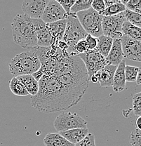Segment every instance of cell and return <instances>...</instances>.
<instances>
[{"instance_id":"cell-1","label":"cell","mask_w":141,"mask_h":146,"mask_svg":"<svg viewBox=\"0 0 141 146\" xmlns=\"http://www.w3.org/2000/svg\"><path fill=\"white\" fill-rule=\"evenodd\" d=\"M39 90L31 96V106L39 112L64 111L77 104L54 75H44L38 81Z\"/></svg>"},{"instance_id":"cell-15","label":"cell","mask_w":141,"mask_h":146,"mask_svg":"<svg viewBox=\"0 0 141 146\" xmlns=\"http://www.w3.org/2000/svg\"><path fill=\"white\" fill-rule=\"evenodd\" d=\"M58 133L63 138H66L67 141L75 145L89 134V129L87 128H78L65 131H60Z\"/></svg>"},{"instance_id":"cell-26","label":"cell","mask_w":141,"mask_h":146,"mask_svg":"<svg viewBox=\"0 0 141 146\" xmlns=\"http://www.w3.org/2000/svg\"><path fill=\"white\" fill-rule=\"evenodd\" d=\"M126 7L120 2L117 3V4H113L111 7H107L105 9L104 12L102 13V16H112L117 15L119 13H123L126 10Z\"/></svg>"},{"instance_id":"cell-24","label":"cell","mask_w":141,"mask_h":146,"mask_svg":"<svg viewBox=\"0 0 141 146\" xmlns=\"http://www.w3.org/2000/svg\"><path fill=\"white\" fill-rule=\"evenodd\" d=\"M92 0H79L76 1L72 8L70 9V14L76 15L79 12L84 11L91 8Z\"/></svg>"},{"instance_id":"cell-19","label":"cell","mask_w":141,"mask_h":146,"mask_svg":"<svg viewBox=\"0 0 141 146\" xmlns=\"http://www.w3.org/2000/svg\"><path fill=\"white\" fill-rule=\"evenodd\" d=\"M16 77L23 84L30 95L34 96L37 94L39 90V83L32 75L28 74V75H22Z\"/></svg>"},{"instance_id":"cell-30","label":"cell","mask_w":141,"mask_h":146,"mask_svg":"<svg viewBox=\"0 0 141 146\" xmlns=\"http://www.w3.org/2000/svg\"><path fill=\"white\" fill-rule=\"evenodd\" d=\"M126 9L131 11L140 14L141 13V1L140 0H128L126 4Z\"/></svg>"},{"instance_id":"cell-17","label":"cell","mask_w":141,"mask_h":146,"mask_svg":"<svg viewBox=\"0 0 141 146\" xmlns=\"http://www.w3.org/2000/svg\"><path fill=\"white\" fill-rule=\"evenodd\" d=\"M66 23L67 18L46 24V27L53 38L58 41H61L63 40V35L66 31Z\"/></svg>"},{"instance_id":"cell-21","label":"cell","mask_w":141,"mask_h":146,"mask_svg":"<svg viewBox=\"0 0 141 146\" xmlns=\"http://www.w3.org/2000/svg\"><path fill=\"white\" fill-rule=\"evenodd\" d=\"M122 31L123 35H125L131 39L140 41L141 39V30L139 27L135 26L128 23V21H124L122 25Z\"/></svg>"},{"instance_id":"cell-9","label":"cell","mask_w":141,"mask_h":146,"mask_svg":"<svg viewBox=\"0 0 141 146\" xmlns=\"http://www.w3.org/2000/svg\"><path fill=\"white\" fill-rule=\"evenodd\" d=\"M77 56L84 64L89 75V80L92 75L101 70L107 65L105 58L95 50L88 51L84 54H79Z\"/></svg>"},{"instance_id":"cell-27","label":"cell","mask_w":141,"mask_h":146,"mask_svg":"<svg viewBox=\"0 0 141 146\" xmlns=\"http://www.w3.org/2000/svg\"><path fill=\"white\" fill-rule=\"evenodd\" d=\"M141 69L140 68L131 65H126L124 68V74H125L126 82H136L137 74Z\"/></svg>"},{"instance_id":"cell-23","label":"cell","mask_w":141,"mask_h":146,"mask_svg":"<svg viewBox=\"0 0 141 146\" xmlns=\"http://www.w3.org/2000/svg\"><path fill=\"white\" fill-rule=\"evenodd\" d=\"M9 88L11 91L18 96H26L29 95L25 86L20 80H18L17 77H13L11 80L9 82Z\"/></svg>"},{"instance_id":"cell-10","label":"cell","mask_w":141,"mask_h":146,"mask_svg":"<svg viewBox=\"0 0 141 146\" xmlns=\"http://www.w3.org/2000/svg\"><path fill=\"white\" fill-rule=\"evenodd\" d=\"M123 54L125 58L133 60L141 61V42L140 41L131 39L123 35L120 39Z\"/></svg>"},{"instance_id":"cell-35","label":"cell","mask_w":141,"mask_h":146,"mask_svg":"<svg viewBox=\"0 0 141 146\" xmlns=\"http://www.w3.org/2000/svg\"><path fill=\"white\" fill-rule=\"evenodd\" d=\"M85 41H86V44H87L88 48L89 51H93L95 50L97 46V38L94 37V36L90 35L87 34L86 37H85Z\"/></svg>"},{"instance_id":"cell-31","label":"cell","mask_w":141,"mask_h":146,"mask_svg":"<svg viewBox=\"0 0 141 146\" xmlns=\"http://www.w3.org/2000/svg\"><path fill=\"white\" fill-rule=\"evenodd\" d=\"M75 146H96L95 136L92 133H89L83 140L75 144Z\"/></svg>"},{"instance_id":"cell-16","label":"cell","mask_w":141,"mask_h":146,"mask_svg":"<svg viewBox=\"0 0 141 146\" xmlns=\"http://www.w3.org/2000/svg\"><path fill=\"white\" fill-rule=\"evenodd\" d=\"M117 66L106 65L99 71V83L101 87H110L113 86V77Z\"/></svg>"},{"instance_id":"cell-3","label":"cell","mask_w":141,"mask_h":146,"mask_svg":"<svg viewBox=\"0 0 141 146\" xmlns=\"http://www.w3.org/2000/svg\"><path fill=\"white\" fill-rule=\"evenodd\" d=\"M11 25L13 41L16 44L27 49L37 46V34L32 18L25 14H18Z\"/></svg>"},{"instance_id":"cell-5","label":"cell","mask_w":141,"mask_h":146,"mask_svg":"<svg viewBox=\"0 0 141 146\" xmlns=\"http://www.w3.org/2000/svg\"><path fill=\"white\" fill-rule=\"evenodd\" d=\"M87 33L81 27L76 15L70 14L67 17L66 31L63 35V41L68 46L67 53L69 56H77L75 45L79 41L84 39Z\"/></svg>"},{"instance_id":"cell-11","label":"cell","mask_w":141,"mask_h":146,"mask_svg":"<svg viewBox=\"0 0 141 146\" xmlns=\"http://www.w3.org/2000/svg\"><path fill=\"white\" fill-rule=\"evenodd\" d=\"M68 15L63 7L56 0H48L41 19L46 24L66 19Z\"/></svg>"},{"instance_id":"cell-4","label":"cell","mask_w":141,"mask_h":146,"mask_svg":"<svg viewBox=\"0 0 141 146\" xmlns=\"http://www.w3.org/2000/svg\"><path fill=\"white\" fill-rule=\"evenodd\" d=\"M10 72L14 77L22 75L33 74L41 68L39 58L31 48L26 51L16 55L11 60L9 65Z\"/></svg>"},{"instance_id":"cell-7","label":"cell","mask_w":141,"mask_h":146,"mask_svg":"<svg viewBox=\"0 0 141 146\" xmlns=\"http://www.w3.org/2000/svg\"><path fill=\"white\" fill-rule=\"evenodd\" d=\"M54 126L57 131L60 132L78 128H87V122L77 113L68 112L60 113L57 116Z\"/></svg>"},{"instance_id":"cell-12","label":"cell","mask_w":141,"mask_h":146,"mask_svg":"<svg viewBox=\"0 0 141 146\" xmlns=\"http://www.w3.org/2000/svg\"><path fill=\"white\" fill-rule=\"evenodd\" d=\"M48 0H27L22 4L24 14L32 19H40Z\"/></svg>"},{"instance_id":"cell-29","label":"cell","mask_w":141,"mask_h":146,"mask_svg":"<svg viewBox=\"0 0 141 146\" xmlns=\"http://www.w3.org/2000/svg\"><path fill=\"white\" fill-rule=\"evenodd\" d=\"M141 131L136 129L131 132L129 136V143L132 146H141Z\"/></svg>"},{"instance_id":"cell-14","label":"cell","mask_w":141,"mask_h":146,"mask_svg":"<svg viewBox=\"0 0 141 146\" xmlns=\"http://www.w3.org/2000/svg\"><path fill=\"white\" fill-rule=\"evenodd\" d=\"M126 63L125 60H123L117 68L113 77V87L114 91L116 93L122 92L126 89V80L124 74V68Z\"/></svg>"},{"instance_id":"cell-13","label":"cell","mask_w":141,"mask_h":146,"mask_svg":"<svg viewBox=\"0 0 141 146\" xmlns=\"http://www.w3.org/2000/svg\"><path fill=\"white\" fill-rule=\"evenodd\" d=\"M124 56L123 54L122 44L119 39H113V43L109 54L105 58L107 65L118 66L119 63L124 60Z\"/></svg>"},{"instance_id":"cell-36","label":"cell","mask_w":141,"mask_h":146,"mask_svg":"<svg viewBox=\"0 0 141 146\" xmlns=\"http://www.w3.org/2000/svg\"><path fill=\"white\" fill-rule=\"evenodd\" d=\"M99 78H100V73H99V71H98V72L95 73L93 75H92L91 77V78L89 79V81H91L94 84L98 83V82H99Z\"/></svg>"},{"instance_id":"cell-8","label":"cell","mask_w":141,"mask_h":146,"mask_svg":"<svg viewBox=\"0 0 141 146\" xmlns=\"http://www.w3.org/2000/svg\"><path fill=\"white\" fill-rule=\"evenodd\" d=\"M126 21L124 13L112 16L102 17L103 35L113 39H119L123 36L122 27Z\"/></svg>"},{"instance_id":"cell-18","label":"cell","mask_w":141,"mask_h":146,"mask_svg":"<svg viewBox=\"0 0 141 146\" xmlns=\"http://www.w3.org/2000/svg\"><path fill=\"white\" fill-rule=\"evenodd\" d=\"M44 144L46 146H75L59 133H47L44 138Z\"/></svg>"},{"instance_id":"cell-33","label":"cell","mask_w":141,"mask_h":146,"mask_svg":"<svg viewBox=\"0 0 141 146\" xmlns=\"http://www.w3.org/2000/svg\"><path fill=\"white\" fill-rule=\"evenodd\" d=\"M58 3L63 7L65 12L68 16L70 15V9L75 3V0H63V1H57Z\"/></svg>"},{"instance_id":"cell-34","label":"cell","mask_w":141,"mask_h":146,"mask_svg":"<svg viewBox=\"0 0 141 146\" xmlns=\"http://www.w3.org/2000/svg\"><path fill=\"white\" fill-rule=\"evenodd\" d=\"M75 51L77 53V55L84 54V53L87 52V51H89L87 44H86L85 39L79 41V42L76 44Z\"/></svg>"},{"instance_id":"cell-20","label":"cell","mask_w":141,"mask_h":146,"mask_svg":"<svg viewBox=\"0 0 141 146\" xmlns=\"http://www.w3.org/2000/svg\"><path fill=\"white\" fill-rule=\"evenodd\" d=\"M113 43V39L112 38L103 35L97 38V46L95 50L102 55L104 58H106L111 49Z\"/></svg>"},{"instance_id":"cell-38","label":"cell","mask_w":141,"mask_h":146,"mask_svg":"<svg viewBox=\"0 0 141 146\" xmlns=\"http://www.w3.org/2000/svg\"><path fill=\"white\" fill-rule=\"evenodd\" d=\"M136 126L138 129H141V117H138L137 119L136 120Z\"/></svg>"},{"instance_id":"cell-37","label":"cell","mask_w":141,"mask_h":146,"mask_svg":"<svg viewBox=\"0 0 141 146\" xmlns=\"http://www.w3.org/2000/svg\"><path fill=\"white\" fill-rule=\"evenodd\" d=\"M119 2H120V1H115V0H105V1H104L105 9L107 8V7H111V6L113 5V4H117V3H119Z\"/></svg>"},{"instance_id":"cell-28","label":"cell","mask_w":141,"mask_h":146,"mask_svg":"<svg viewBox=\"0 0 141 146\" xmlns=\"http://www.w3.org/2000/svg\"><path fill=\"white\" fill-rule=\"evenodd\" d=\"M133 110L135 115L140 117L141 115V93L133 95Z\"/></svg>"},{"instance_id":"cell-39","label":"cell","mask_w":141,"mask_h":146,"mask_svg":"<svg viewBox=\"0 0 141 146\" xmlns=\"http://www.w3.org/2000/svg\"><path fill=\"white\" fill-rule=\"evenodd\" d=\"M141 70L138 73L137 77H136V82L137 84V85H140V80H141Z\"/></svg>"},{"instance_id":"cell-22","label":"cell","mask_w":141,"mask_h":146,"mask_svg":"<svg viewBox=\"0 0 141 146\" xmlns=\"http://www.w3.org/2000/svg\"><path fill=\"white\" fill-rule=\"evenodd\" d=\"M37 34V46L42 47H50L51 46V36L49 31L48 30L46 27L42 30H39L36 32Z\"/></svg>"},{"instance_id":"cell-25","label":"cell","mask_w":141,"mask_h":146,"mask_svg":"<svg viewBox=\"0 0 141 146\" xmlns=\"http://www.w3.org/2000/svg\"><path fill=\"white\" fill-rule=\"evenodd\" d=\"M124 17L126 21L135 25V26L141 28V15L139 13H135L131 11L126 9L124 12Z\"/></svg>"},{"instance_id":"cell-32","label":"cell","mask_w":141,"mask_h":146,"mask_svg":"<svg viewBox=\"0 0 141 146\" xmlns=\"http://www.w3.org/2000/svg\"><path fill=\"white\" fill-rule=\"evenodd\" d=\"M91 8L98 13L102 15L105 9L104 1H103V0H94V1H92Z\"/></svg>"},{"instance_id":"cell-6","label":"cell","mask_w":141,"mask_h":146,"mask_svg":"<svg viewBox=\"0 0 141 146\" xmlns=\"http://www.w3.org/2000/svg\"><path fill=\"white\" fill-rule=\"evenodd\" d=\"M76 17L87 34L96 38L103 35V16L93 9L90 8L84 11L79 12L76 13Z\"/></svg>"},{"instance_id":"cell-2","label":"cell","mask_w":141,"mask_h":146,"mask_svg":"<svg viewBox=\"0 0 141 146\" xmlns=\"http://www.w3.org/2000/svg\"><path fill=\"white\" fill-rule=\"evenodd\" d=\"M53 75L58 79L77 103L89 86V75L82 60L78 56L64 57L60 55Z\"/></svg>"}]
</instances>
